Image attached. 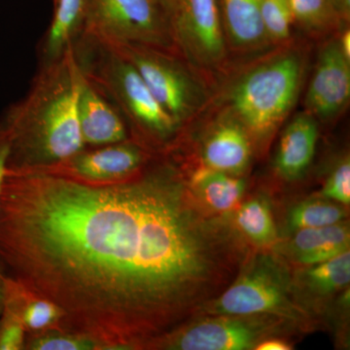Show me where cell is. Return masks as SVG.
Here are the masks:
<instances>
[{"mask_svg": "<svg viewBox=\"0 0 350 350\" xmlns=\"http://www.w3.org/2000/svg\"><path fill=\"white\" fill-rule=\"evenodd\" d=\"M250 157V135L234 117L219 123L202 148L206 167L236 176L248 167Z\"/></svg>", "mask_w": 350, "mask_h": 350, "instance_id": "obj_13", "label": "cell"}, {"mask_svg": "<svg viewBox=\"0 0 350 350\" xmlns=\"http://www.w3.org/2000/svg\"><path fill=\"white\" fill-rule=\"evenodd\" d=\"M211 315H273L293 320L301 315L292 301V282L282 262L260 255L241 271L224 291L204 306Z\"/></svg>", "mask_w": 350, "mask_h": 350, "instance_id": "obj_5", "label": "cell"}, {"mask_svg": "<svg viewBox=\"0 0 350 350\" xmlns=\"http://www.w3.org/2000/svg\"><path fill=\"white\" fill-rule=\"evenodd\" d=\"M293 21L313 31L329 29L337 19L335 0H287Z\"/></svg>", "mask_w": 350, "mask_h": 350, "instance_id": "obj_24", "label": "cell"}, {"mask_svg": "<svg viewBox=\"0 0 350 350\" xmlns=\"http://www.w3.org/2000/svg\"><path fill=\"white\" fill-rule=\"evenodd\" d=\"M293 349L291 345L280 338H267L261 340L255 347V350H290Z\"/></svg>", "mask_w": 350, "mask_h": 350, "instance_id": "obj_29", "label": "cell"}, {"mask_svg": "<svg viewBox=\"0 0 350 350\" xmlns=\"http://www.w3.org/2000/svg\"><path fill=\"white\" fill-rule=\"evenodd\" d=\"M239 231L258 245H269L276 239V228L271 209L262 200L244 202L236 214Z\"/></svg>", "mask_w": 350, "mask_h": 350, "instance_id": "obj_21", "label": "cell"}, {"mask_svg": "<svg viewBox=\"0 0 350 350\" xmlns=\"http://www.w3.org/2000/svg\"><path fill=\"white\" fill-rule=\"evenodd\" d=\"M9 155L8 140L4 131L0 128V194L5 178L7 160Z\"/></svg>", "mask_w": 350, "mask_h": 350, "instance_id": "obj_28", "label": "cell"}, {"mask_svg": "<svg viewBox=\"0 0 350 350\" xmlns=\"http://www.w3.org/2000/svg\"><path fill=\"white\" fill-rule=\"evenodd\" d=\"M303 64L296 54H285L244 75L232 92L234 117L250 137H271L287 116L300 91Z\"/></svg>", "mask_w": 350, "mask_h": 350, "instance_id": "obj_4", "label": "cell"}, {"mask_svg": "<svg viewBox=\"0 0 350 350\" xmlns=\"http://www.w3.org/2000/svg\"><path fill=\"white\" fill-rule=\"evenodd\" d=\"M191 192L214 213H227L243 199L245 182L236 175L204 167L196 170L187 180Z\"/></svg>", "mask_w": 350, "mask_h": 350, "instance_id": "obj_18", "label": "cell"}, {"mask_svg": "<svg viewBox=\"0 0 350 350\" xmlns=\"http://www.w3.org/2000/svg\"><path fill=\"white\" fill-rule=\"evenodd\" d=\"M4 276H5V271L0 262V315L3 310L4 304Z\"/></svg>", "mask_w": 350, "mask_h": 350, "instance_id": "obj_32", "label": "cell"}, {"mask_svg": "<svg viewBox=\"0 0 350 350\" xmlns=\"http://www.w3.org/2000/svg\"><path fill=\"white\" fill-rule=\"evenodd\" d=\"M110 47L137 68L159 105L179 129L204 103L202 88L177 59L174 51L139 44Z\"/></svg>", "mask_w": 350, "mask_h": 350, "instance_id": "obj_7", "label": "cell"}, {"mask_svg": "<svg viewBox=\"0 0 350 350\" xmlns=\"http://www.w3.org/2000/svg\"><path fill=\"white\" fill-rule=\"evenodd\" d=\"M262 25L269 40H286L290 36L292 18L287 0H261Z\"/></svg>", "mask_w": 350, "mask_h": 350, "instance_id": "obj_25", "label": "cell"}, {"mask_svg": "<svg viewBox=\"0 0 350 350\" xmlns=\"http://www.w3.org/2000/svg\"><path fill=\"white\" fill-rule=\"evenodd\" d=\"M228 36L236 47L255 49L268 41L261 16V0H223Z\"/></svg>", "mask_w": 350, "mask_h": 350, "instance_id": "obj_19", "label": "cell"}, {"mask_svg": "<svg viewBox=\"0 0 350 350\" xmlns=\"http://www.w3.org/2000/svg\"><path fill=\"white\" fill-rule=\"evenodd\" d=\"M156 1L165 15L169 17L170 21H172L177 9L180 6L182 0H156Z\"/></svg>", "mask_w": 350, "mask_h": 350, "instance_id": "obj_30", "label": "cell"}, {"mask_svg": "<svg viewBox=\"0 0 350 350\" xmlns=\"http://www.w3.org/2000/svg\"><path fill=\"white\" fill-rule=\"evenodd\" d=\"M338 43H340V49H342L345 56L350 59V33L349 31H345L342 34V38L338 41Z\"/></svg>", "mask_w": 350, "mask_h": 350, "instance_id": "obj_31", "label": "cell"}, {"mask_svg": "<svg viewBox=\"0 0 350 350\" xmlns=\"http://www.w3.org/2000/svg\"><path fill=\"white\" fill-rule=\"evenodd\" d=\"M88 0H55L54 13L38 47L39 64L59 59L81 36Z\"/></svg>", "mask_w": 350, "mask_h": 350, "instance_id": "obj_16", "label": "cell"}, {"mask_svg": "<svg viewBox=\"0 0 350 350\" xmlns=\"http://www.w3.org/2000/svg\"><path fill=\"white\" fill-rule=\"evenodd\" d=\"M347 216L345 208L323 200H306L292 208L288 215L291 231L327 227L342 222Z\"/></svg>", "mask_w": 350, "mask_h": 350, "instance_id": "obj_22", "label": "cell"}, {"mask_svg": "<svg viewBox=\"0 0 350 350\" xmlns=\"http://www.w3.org/2000/svg\"><path fill=\"white\" fill-rule=\"evenodd\" d=\"M81 34L109 46L139 44L176 51L169 17L156 0H88Z\"/></svg>", "mask_w": 350, "mask_h": 350, "instance_id": "obj_6", "label": "cell"}, {"mask_svg": "<svg viewBox=\"0 0 350 350\" xmlns=\"http://www.w3.org/2000/svg\"><path fill=\"white\" fill-rule=\"evenodd\" d=\"M175 50L193 63L214 66L225 56L216 0H182L172 21Z\"/></svg>", "mask_w": 350, "mask_h": 350, "instance_id": "obj_10", "label": "cell"}, {"mask_svg": "<svg viewBox=\"0 0 350 350\" xmlns=\"http://www.w3.org/2000/svg\"><path fill=\"white\" fill-rule=\"evenodd\" d=\"M78 122L85 147L105 146L131 138L121 113L84 76L78 96Z\"/></svg>", "mask_w": 350, "mask_h": 350, "instance_id": "obj_12", "label": "cell"}, {"mask_svg": "<svg viewBox=\"0 0 350 350\" xmlns=\"http://www.w3.org/2000/svg\"><path fill=\"white\" fill-rule=\"evenodd\" d=\"M245 253L167 159L105 185L6 170L4 271L56 304L64 330L105 350L149 349L187 323L234 282Z\"/></svg>", "mask_w": 350, "mask_h": 350, "instance_id": "obj_1", "label": "cell"}, {"mask_svg": "<svg viewBox=\"0 0 350 350\" xmlns=\"http://www.w3.org/2000/svg\"><path fill=\"white\" fill-rule=\"evenodd\" d=\"M319 129L312 114H300L287 126L280 138L275 167L283 178L293 180L305 174L312 163Z\"/></svg>", "mask_w": 350, "mask_h": 350, "instance_id": "obj_15", "label": "cell"}, {"mask_svg": "<svg viewBox=\"0 0 350 350\" xmlns=\"http://www.w3.org/2000/svg\"><path fill=\"white\" fill-rule=\"evenodd\" d=\"M350 96V59L338 41L324 46L306 94V107L312 115L331 118L344 109Z\"/></svg>", "mask_w": 350, "mask_h": 350, "instance_id": "obj_11", "label": "cell"}, {"mask_svg": "<svg viewBox=\"0 0 350 350\" xmlns=\"http://www.w3.org/2000/svg\"><path fill=\"white\" fill-rule=\"evenodd\" d=\"M284 319L273 315H215L183 325L159 338L149 349L247 350L278 330Z\"/></svg>", "mask_w": 350, "mask_h": 350, "instance_id": "obj_8", "label": "cell"}, {"mask_svg": "<svg viewBox=\"0 0 350 350\" xmlns=\"http://www.w3.org/2000/svg\"><path fill=\"white\" fill-rule=\"evenodd\" d=\"M4 304L20 315L27 335L64 329V314L56 304L6 273Z\"/></svg>", "mask_w": 350, "mask_h": 350, "instance_id": "obj_14", "label": "cell"}, {"mask_svg": "<svg viewBox=\"0 0 350 350\" xmlns=\"http://www.w3.org/2000/svg\"><path fill=\"white\" fill-rule=\"evenodd\" d=\"M304 273L306 286L319 296H329L349 286L350 282L349 250L319 264L308 266Z\"/></svg>", "mask_w": 350, "mask_h": 350, "instance_id": "obj_20", "label": "cell"}, {"mask_svg": "<svg viewBox=\"0 0 350 350\" xmlns=\"http://www.w3.org/2000/svg\"><path fill=\"white\" fill-rule=\"evenodd\" d=\"M82 80L72 47L56 61L39 64L25 98L0 118L9 145L6 170H45L85 148L78 122Z\"/></svg>", "mask_w": 350, "mask_h": 350, "instance_id": "obj_2", "label": "cell"}, {"mask_svg": "<svg viewBox=\"0 0 350 350\" xmlns=\"http://www.w3.org/2000/svg\"><path fill=\"white\" fill-rule=\"evenodd\" d=\"M25 350H105L103 345L86 336L64 329L27 335Z\"/></svg>", "mask_w": 350, "mask_h": 350, "instance_id": "obj_23", "label": "cell"}, {"mask_svg": "<svg viewBox=\"0 0 350 350\" xmlns=\"http://www.w3.org/2000/svg\"><path fill=\"white\" fill-rule=\"evenodd\" d=\"M72 48L83 76L121 113L131 138L156 151L174 137L178 126L128 59L85 34Z\"/></svg>", "mask_w": 350, "mask_h": 350, "instance_id": "obj_3", "label": "cell"}, {"mask_svg": "<svg viewBox=\"0 0 350 350\" xmlns=\"http://www.w3.org/2000/svg\"><path fill=\"white\" fill-rule=\"evenodd\" d=\"M157 152L133 138L100 147H85L61 163L36 172H46L92 184H114L144 172Z\"/></svg>", "mask_w": 350, "mask_h": 350, "instance_id": "obj_9", "label": "cell"}, {"mask_svg": "<svg viewBox=\"0 0 350 350\" xmlns=\"http://www.w3.org/2000/svg\"><path fill=\"white\" fill-rule=\"evenodd\" d=\"M27 336L20 315L3 304L0 315V350H25Z\"/></svg>", "mask_w": 350, "mask_h": 350, "instance_id": "obj_26", "label": "cell"}, {"mask_svg": "<svg viewBox=\"0 0 350 350\" xmlns=\"http://www.w3.org/2000/svg\"><path fill=\"white\" fill-rule=\"evenodd\" d=\"M322 196L326 199L333 200L344 206H349L350 202V163L349 160L337 165L333 170L325 186L322 190Z\"/></svg>", "mask_w": 350, "mask_h": 350, "instance_id": "obj_27", "label": "cell"}, {"mask_svg": "<svg viewBox=\"0 0 350 350\" xmlns=\"http://www.w3.org/2000/svg\"><path fill=\"white\" fill-rule=\"evenodd\" d=\"M349 229L344 222L295 231L287 244V254L306 266L319 264L349 250Z\"/></svg>", "mask_w": 350, "mask_h": 350, "instance_id": "obj_17", "label": "cell"}]
</instances>
